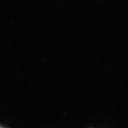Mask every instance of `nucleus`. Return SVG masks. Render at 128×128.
I'll list each match as a JSON object with an SVG mask.
<instances>
[{
  "instance_id": "obj_1",
  "label": "nucleus",
  "mask_w": 128,
  "mask_h": 128,
  "mask_svg": "<svg viewBox=\"0 0 128 128\" xmlns=\"http://www.w3.org/2000/svg\"><path fill=\"white\" fill-rule=\"evenodd\" d=\"M0 128H2V127H0Z\"/></svg>"
}]
</instances>
